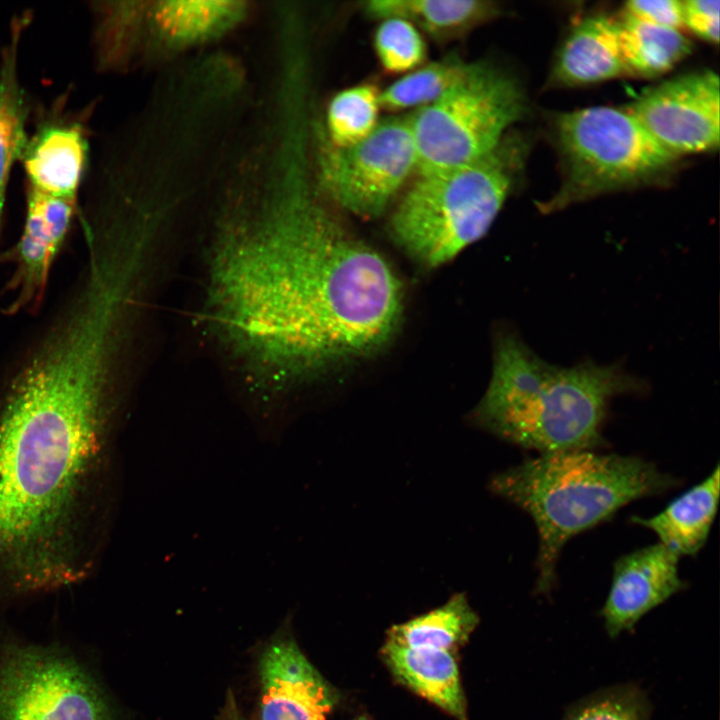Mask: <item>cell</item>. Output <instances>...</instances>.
Returning a JSON list of instances; mask_svg holds the SVG:
<instances>
[{"label":"cell","instance_id":"obj_1","mask_svg":"<svg viewBox=\"0 0 720 720\" xmlns=\"http://www.w3.org/2000/svg\"><path fill=\"white\" fill-rule=\"evenodd\" d=\"M208 300L224 340L284 379L375 354L403 312L389 263L316 201L304 178L280 205L222 231Z\"/></svg>","mask_w":720,"mask_h":720},{"label":"cell","instance_id":"obj_2","mask_svg":"<svg viewBox=\"0 0 720 720\" xmlns=\"http://www.w3.org/2000/svg\"><path fill=\"white\" fill-rule=\"evenodd\" d=\"M643 384L616 364H550L519 337L497 338L491 378L473 415L499 436L540 454L592 450L603 443L609 401Z\"/></svg>","mask_w":720,"mask_h":720},{"label":"cell","instance_id":"obj_3","mask_svg":"<svg viewBox=\"0 0 720 720\" xmlns=\"http://www.w3.org/2000/svg\"><path fill=\"white\" fill-rule=\"evenodd\" d=\"M675 483L639 457L586 449L540 454L496 475L491 489L533 519L539 536L537 590L547 592L570 538L629 502L662 493Z\"/></svg>","mask_w":720,"mask_h":720},{"label":"cell","instance_id":"obj_4","mask_svg":"<svg viewBox=\"0 0 720 720\" xmlns=\"http://www.w3.org/2000/svg\"><path fill=\"white\" fill-rule=\"evenodd\" d=\"M529 142L507 133L485 156L418 175L396 206L390 232L417 263L435 268L490 229L524 168Z\"/></svg>","mask_w":720,"mask_h":720},{"label":"cell","instance_id":"obj_5","mask_svg":"<svg viewBox=\"0 0 720 720\" xmlns=\"http://www.w3.org/2000/svg\"><path fill=\"white\" fill-rule=\"evenodd\" d=\"M554 130L562 178L555 194L538 204L544 214L610 192L655 184L679 160L624 108L593 106L561 113Z\"/></svg>","mask_w":720,"mask_h":720},{"label":"cell","instance_id":"obj_6","mask_svg":"<svg viewBox=\"0 0 720 720\" xmlns=\"http://www.w3.org/2000/svg\"><path fill=\"white\" fill-rule=\"evenodd\" d=\"M525 113L516 80L490 64L470 63L439 98L409 114L415 172L427 174L485 156Z\"/></svg>","mask_w":720,"mask_h":720},{"label":"cell","instance_id":"obj_7","mask_svg":"<svg viewBox=\"0 0 720 720\" xmlns=\"http://www.w3.org/2000/svg\"><path fill=\"white\" fill-rule=\"evenodd\" d=\"M0 720H116L87 657L69 645L0 630Z\"/></svg>","mask_w":720,"mask_h":720},{"label":"cell","instance_id":"obj_8","mask_svg":"<svg viewBox=\"0 0 720 720\" xmlns=\"http://www.w3.org/2000/svg\"><path fill=\"white\" fill-rule=\"evenodd\" d=\"M319 149V178L340 208L370 219L381 215L416 171L417 155L409 114L378 122L363 140L337 147L327 139Z\"/></svg>","mask_w":720,"mask_h":720},{"label":"cell","instance_id":"obj_9","mask_svg":"<svg viewBox=\"0 0 720 720\" xmlns=\"http://www.w3.org/2000/svg\"><path fill=\"white\" fill-rule=\"evenodd\" d=\"M626 110L655 141L679 158L719 146L720 85L714 71L666 80L646 90Z\"/></svg>","mask_w":720,"mask_h":720},{"label":"cell","instance_id":"obj_10","mask_svg":"<svg viewBox=\"0 0 720 720\" xmlns=\"http://www.w3.org/2000/svg\"><path fill=\"white\" fill-rule=\"evenodd\" d=\"M78 213V200L26 188L22 233L11 248L0 253V264L11 263L14 268L4 287L11 297L3 313L16 315L40 309L51 268Z\"/></svg>","mask_w":720,"mask_h":720},{"label":"cell","instance_id":"obj_11","mask_svg":"<svg viewBox=\"0 0 720 720\" xmlns=\"http://www.w3.org/2000/svg\"><path fill=\"white\" fill-rule=\"evenodd\" d=\"M679 558L659 542L617 559L601 610L610 636L632 628L646 613L683 588Z\"/></svg>","mask_w":720,"mask_h":720},{"label":"cell","instance_id":"obj_12","mask_svg":"<svg viewBox=\"0 0 720 720\" xmlns=\"http://www.w3.org/2000/svg\"><path fill=\"white\" fill-rule=\"evenodd\" d=\"M260 677L261 720H325L332 708L330 689L293 641L264 652Z\"/></svg>","mask_w":720,"mask_h":720},{"label":"cell","instance_id":"obj_13","mask_svg":"<svg viewBox=\"0 0 720 720\" xmlns=\"http://www.w3.org/2000/svg\"><path fill=\"white\" fill-rule=\"evenodd\" d=\"M89 145L83 125L51 120L28 136L20 156L27 187L56 198L78 200Z\"/></svg>","mask_w":720,"mask_h":720},{"label":"cell","instance_id":"obj_14","mask_svg":"<svg viewBox=\"0 0 720 720\" xmlns=\"http://www.w3.org/2000/svg\"><path fill=\"white\" fill-rule=\"evenodd\" d=\"M617 19L594 15L570 31L552 67L550 82L575 87L626 76Z\"/></svg>","mask_w":720,"mask_h":720},{"label":"cell","instance_id":"obj_15","mask_svg":"<svg viewBox=\"0 0 720 720\" xmlns=\"http://www.w3.org/2000/svg\"><path fill=\"white\" fill-rule=\"evenodd\" d=\"M31 19L27 11L12 19L8 41L0 52V244L10 172L28 139L30 106L20 79L19 51Z\"/></svg>","mask_w":720,"mask_h":720},{"label":"cell","instance_id":"obj_16","mask_svg":"<svg viewBox=\"0 0 720 720\" xmlns=\"http://www.w3.org/2000/svg\"><path fill=\"white\" fill-rule=\"evenodd\" d=\"M719 465L702 482L674 499L663 511L631 521L652 530L659 542L681 556H695L706 543L719 500Z\"/></svg>","mask_w":720,"mask_h":720},{"label":"cell","instance_id":"obj_17","mask_svg":"<svg viewBox=\"0 0 720 720\" xmlns=\"http://www.w3.org/2000/svg\"><path fill=\"white\" fill-rule=\"evenodd\" d=\"M362 8L375 19L402 18L440 42L464 36L499 12L487 0H372Z\"/></svg>","mask_w":720,"mask_h":720},{"label":"cell","instance_id":"obj_18","mask_svg":"<svg viewBox=\"0 0 720 720\" xmlns=\"http://www.w3.org/2000/svg\"><path fill=\"white\" fill-rule=\"evenodd\" d=\"M386 662L406 685L458 720H467L458 666L450 652L387 641Z\"/></svg>","mask_w":720,"mask_h":720},{"label":"cell","instance_id":"obj_19","mask_svg":"<svg viewBox=\"0 0 720 720\" xmlns=\"http://www.w3.org/2000/svg\"><path fill=\"white\" fill-rule=\"evenodd\" d=\"M245 12L240 1H161L150 10L158 37L181 47L211 39L231 28Z\"/></svg>","mask_w":720,"mask_h":720},{"label":"cell","instance_id":"obj_20","mask_svg":"<svg viewBox=\"0 0 720 720\" xmlns=\"http://www.w3.org/2000/svg\"><path fill=\"white\" fill-rule=\"evenodd\" d=\"M619 44L626 74L656 78L670 71L691 51L681 31L642 22L622 13L617 19Z\"/></svg>","mask_w":720,"mask_h":720},{"label":"cell","instance_id":"obj_21","mask_svg":"<svg viewBox=\"0 0 720 720\" xmlns=\"http://www.w3.org/2000/svg\"><path fill=\"white\" fill-rule=\"evenodd\" d=\"M477 622L464 595L458 594L429 613L393 626L388 640L411 648L450 652L467 639Z\"/></svg>","mask_w":720,"mask_h":720},{"label":"cell","instance_id":"obj_22","mask_svg":"<svg viewBox=\"0 0 720 720\" xmlns=\"http://www.w3.org/2000/svg\"><path fill=\"white\" fill-rule=\"evenodd\" d=\"M469 64L457 56H448L418 67L380 91V107L403 111L428 105L454 85Z\"/></svg>","mask_w":720,"mask_h":720},{"label":"cell","instance_id":"obj_23","mask_svg":"<svg viewBox=\"0 0 720 720\" xmlns=\"http://www.w3.org/2000/svg\"><path fill=\"white\" fill-rule=\"evenodd\" d=\"M380 91L366 83L338 92L327 108V140L347 147L365 139L377 126Z\"/></svg>","mask_w":720,"mask_h":720},{"label":"cell","instance_id":"obj_24","mask_svg":"<svg viewBox=\"0 0 720 720\" xmlns=\"http://www.w3.org/2000/svg\"><path fill=\"white\" fill-rule=\"evenodd\" d=\"M374 48L381 66L390 73H408L426 58L420 31L402 18L381 20L374 35Z\"/></svg>","mask_w":720,"mask_h":720},{"label":"cell","instance_id":"obj_25","mask_svg":"<svg viewBox=\"0 0 720 720\" xmlns=\"http://www.w3.org/2000/svg\"><path fill=\"white\" fill-rule=\"evenodd\" d=\"M563 720H649V704L638 688H610L573 706Z\"/></svg>","mask_w":720,"mask_h":720},{"label":"cell","instance_id":"obj_26","mask_svg":"<svg viewBox=\"0 0 720 720\" xmlns=\"http://www.w3.org/2000/svg\"><path fill=\"white\" fill-rule=\"evenodd\" d=\"M623 12L652 25L680 31L684 27L682 1L632 0L624 5Z\"/></svg>","mask_w":720,"mask_h":720},{"label":"cell","instance_id":"obj_27","mask_svg":"<svg viewBox=\"0 0 720 720\" xmlns=\"http://www.w3.org/2000/svg\"><path fill=\"white\" fill-rule=\"evenodd\" d=\"M682 10L684 27L704 41L719 42V0H684Z\"/></svg>","mask_w":720,"mask_h":720}]
</instances>
